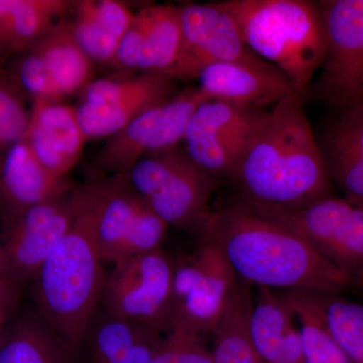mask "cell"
<instances>
[{"instance_id": "cell-1", "label": "cell", "mask_w": 363, "mask_h": 363, "mask_svg": "<svg viewBox=\"0 0 363 363\" xmlns=\"http://www.w3.org/2000/svg\"><path fill=\"white\" fill-rule=\"evenodd\" d=\"M305 101L295 94L267 109L236 164L229 182L257 209L295 210L333 196Z\"/></svg>"}, {"instance_id": "cell-2", "label": "cell", "mask_w": 363, "mask_h": 363, "mask_svg": "<svg viewBox=\"0 0 363 363\" xmlns=\"http://www.w3.org/2000/svg\"><path fill=\"white\" fill-rule=\"evenodd\" d=\"M195 233L221 248L243 284L339 295L357 289L307 241L240 197L212 206Z\"/></svg>"}, {"instance_id": "cell-3", "label": "cell", "mask_w": 363, "mask_h": 363, "mask_svg": "<svg viewBox=\"0 0 363 363\" xmlns=\"http://www.w3.org/2000/svg\"><path fill=\"white\" fill-rule=\"evenodd\" d=\"M75 193V222L32 281L35 310L64 344L72 363L77 362L82 352L106 279L76 188Z\"/></svg>"}, {"instance_id": "cell-4", "label": "cell", "mask_w": 363, "mask_h": 363, "mask_svg": "<svg viewBox=\"0 0 363 363\" xmlns=\"http://www.w3.org/2000/svg\"><path fill=\"white\" fill-rule=\"evenodd\" d=\"M253 52L290 79L307 98L327 51V33L319 2L308 0L219 1Z\"/></svg>"}, {"instance_id": "cell-5", "label": "cell", "mask_w": 363, "mask_h": 363, "mask_svg": "<svg viewBox=\"0 0 363 363\" xmlns=\"http://www.w3.org/2000/svg\"><path fill=\"white\" fill-rule=\"evenodd\" d=\"M104 262L116 264L161 248L168 224L131 187L128 175H113L76 187Z\"/></svg>"}, {"instance_id": "cell-6", "label": "cell", "mask_w": 363, "mask_h": 363, "mask_svg": "<svg viewBox=\"0 0 363 363\" xmlns=\"http://www.w3.org/2000/svg\"><path fill=\"white\" fill-rule=\"evenodd\" d=\"M131 187L168 225L195 231L211 209L218 180L184 145L142 157L128 174Z\"/></svg>"}, {"instance_id": "cell-7", "label": "cell", "mask_w": 363, "mask_h": 363, "mask_svg": "<svg viewBox=\"0 0 363 363\" xmlns=\"http://www.w3.org/2000/svg\"><path fill=\"white\" fill-rule=\"evenodd\" d=\"M197 234L193 252L175 262L168 325L180 323L211 335L238 285L221 248Z\"/></svg>"}, {"instance_id": "cell-8", "label": "cell", "mask_w": 363, "mask_h": 363, "mask_svg": "<svg viewBox=\"0 0 363 363\" xmlns=\"http://www.w3.org/2000/svg\"><path fill=\"white\" fill-rule=\"evenodd\" d=\"M255 209L298 234L363 290L362 202L333 195L295 210Z\"/></svg>"}, {"instance_id": "cell-9", "label": "cell", "mask_w": 363, "mask_h": 363, "mask_svg": "<svg viewBox=\"0 0 363 363\" xmlns=\"http://www.w3.org/2000/svg\"><path fill=\"white\" fill-rule=\"evenodd\" d=\"M175 262L161 248L114 264L106 274L101 310L119 319L162 332L167 328Z\"/></svg>"}, {"instance_id": "cell-10", "label": "cell", "mask_w": 363, "mask_h": 363, "mask_svg": "<svg viewBox=\"0 0 363 363\" xmlns=\"http://www.w3.org/2000/svg\"><path fill=\"white\" fill-rule=\"evenodd\" d=\"M319 4L327 51L310 92L342 111L363 102V0H327Z\"/></svg>"}, {"instance_id": "cell-11", "label": "cell", "mask_w": 363, "mask_h": 363, "mask_svg": "<svg viewBox=\"0 0 363 363\" xmlns=\"http://www.w3.org/2000/svg\"><path fill=\"white\" fill-rule=\"evenodd\" d=\"M210 99L199 87L187 88L159 106L136 117L107 138L97 157L98 169L123 175L142 157L180 145L198 107Z\"/></svg>"}, {"instance_id": "cell-12", "label": "cell", "mask_w": 363, "mask_h": 363, "mask_svg": "<svg viewBox=\"0 0 363 363\" xmlns=\"http://www.w3.org/2000/svg\"><path fill=\"white\" fill-rule=\"evenodd\" d=\"M176 94V80L160 74L140 73L119 80L94 79L81 93L76 111L87 140L108 138Z\"/></svg>"}, {"instance_id": "cell-13", "label": "cell", "mask_w": 363, "mask_h": 363, "mask_svg": "<svg viewBox=\"0 0 363 363\" xmlns=\"http://www.w3.org/2000/svg\"><path fill=\"white\" fill-rule=\"evenodd\" d=\"M183 47L172 74L174 80L197 79L206 67L233 63L271 68L241 37L233 16L218 2L181 6Z\"/></svg>"}, {"instance_id": "cell-14", "label": "cell", "mask_w": 363, "mask_h": 363, "mask_svg": "<svg viewBox=\"0 0 363 363\" xmlns=\"http://www.w3.org/2000/svg\"><path fill=\"white\" fill-rule=\"evenodd\" d=\"M75 188L30 208L6 224L0 250L9 281L21 292L32 284L45 260L73 226L77 215Z\"/></svg>"}, {"instance_id": "cell-15", "label": "cell", "mask_w": 363, "mask_h": 363, "mask_svg": "<svg viewBox=\"0 0 363 363\" xmlns=\"http://www.w3.org/2000/svg\"><path fill=\"white\" fill-rule=\"evenodd\" d=\"M21 54L16 65L21 84L47 101L63 102L94 80V62L78 44L69 21H58Z\"/></svg>"}, {"instance_id": "cell-16", "label": "cell", "mask_w": 363, "mask_h": 363, "mask_svg": "<svg viewBox=\"0 0 363 363\" xmlns=\"http://www.w3.org/2000/svg\"><path fill=\"white\" fill-rule=\"evenodd\" d=\"M266 111L208 99L191 118L184 147L216 180L230 181L248 138Z\"/></svg>"}, {"instance_id": "cell-17", "label": "cell", "mask_w": 363, "mask_h": 363, "mask_svg": "<svg viewBox=\"0 0 363 363\" xmlns=\"http://www.w3.org/2000/svg\"><path fill=\"white\" fill-rule=\"evenodd\" d=\"M73 188L67 177L60 178L45 169L23 138L6 150L0 164V213L7 224Z\"/></svg>"}, {"instance_id": "cell-18", "label": "cell", "mask_w": 363, "mask_h": 363, "mask_svg": "<svg viewBox=\"0 0 363 363\" xmlns=\"http://www.w3.org/2000/svg\"><path fill=\"white\" fill-rule=\"evenodd\" d=\"M25 140L40 164L60 178L78 164L88 140L76 107L51 101L33 102Z\"/></svg>"}, {"instance_id": "cell-19", "label": "cell", "mask_w": 363, "mask_h": 363, "mask_svg": "<svg viewBox=\"0 0 363 363\" xmlns=\"http://www.w3.org/2000/svg\"><path fill=\"white\" fill-rule=\"evenodd\" d=\"M197 79L198 87L210 99L250 108H269L286 97L298 94L290 79L276 67L253 68L240 64L217 63L206 67Z\"/></svg>"}, {"instance_id": "cell-20", "label": "cell", "mask_w": 363, "mask_h": 363, "mask_svg": "<svg viewBox=\"0 0 363 363\" xmlns=\"http://www.w3.org/2000/svg\"><path fill=\"white\" fill-rule=\"evenodd\" d=\"M340 112L320 147L332 183L363 203V102Z\"/></svg>"}, {"instance_id": "cell-21", "label": "cell", "mask_w": 363, "mask_h": 363, "mask_svg": "<svg viewBox=\"0 0 363 363\" xmlns=\"http://www.w3.org/2000/svg\"><path fill=\"white\" fill-rule=\"evenodd\" d=\"M250 317L253 344L264 363H306L295 319L278 294L259 288Z\"/></svg>"}, {"instance_id": "cell-22", "label": "cell", "mask_w": 363, "mask_h": 363, "mask_svg": "<svg viewBox=\"0 0 363 363\" xmlns=\"http://www.w3.org/2000/svg\"><path fill=\"white\" fill-rule=\"evenodd\" d=\"M159 333L98 310L82 352L88 363H152Z\"/></svg>"}, {"instance_id": "cell-23", "label": "cell", "mask_w": 363, "mask_h": 363, "mask_svg": "<svg viewBox=\"0 0 363 363\" xmlns=\"http://www.w3.org/2000/svg\"><path fill=\"white\" fill-rule=\"evenodd\" d=\"M74 4L68 0H0V52L30 49Z\"/></svg>"}, {"instance_id": "cell-24", "label": "cell", "mask_w": 363, "mask_h": 363, "mask_svg": "<svg viewBox=\"0 0 363 363\" xmlns=\"http://www.w3.org/2000/svg\"><path fill=\"white\" fill-rule=\"evenodd\" d=\"M0 363H72L65 346L39 313L13 317L0 346Z\"/></svg>"}, {"instance_id": "cell-25", "label": "cell", "mask_w": 363, "mask_h": 363, "mask_svg": "<svg viewBox=\"0 0 363 363\" xmlns=\"http://www.w3.org/2000/svg\"><path fill=\"white\" fill-rule=\"evenodd\" d=\"M278 295L298 322L306 363H351L329 328L320 293L296 290Z\"/></svg>"}, {"instance_id": "cell-26", "label": "cell", "mask_w": 363, "mask_h": 363, "mask_svg": "<svg viewBox=\"0 0 363 363\" xmlns=\"http://www.w3.org/2000/svg\"><path fill=\"white\" fill-rule=\"evenodd\" d=\"M252 304L250 289L238 281L223 316L211 333L214 363H264L250 335Z\"/></svg>"}, {"instance_id": "cell-27", "label": "cell", "mask_w": 363, "mask_h": 363, "mask_svg": "<svg viewBox=\"0 0 363 363\" xmlns=\"http://www.w3.org/2000/svg\"><path fill=\"white\" fill-rule=\"evenodd\" d=\"M138 16L145 28L154 73L172 78L183 47L181 6H150Z\"/></svg>"}, {"instance_id": "cell-28", "label": "cell", "mask_w": 363, "mask_h": 363, "mask_svg": "<svg viewBox=\"0 0 363 363\" xmlns=\"http://www.w3.org/2000/svg\"><path fill=\"white\" fill-rule=\"evenodd\" d=\"M329 328L351 363H363V303L320 293Z\"/></svg>"}, {"instance_id": "cell-29", "label": "cell", "mask_w": 363, "mask_h": 363, "mask_svg": "<svg viewBox=\"0 0 363 363\" xmlns=\"http://www.w3.org/2000/svg\"><path fill=\"white\" fill-rule=\"evenodd\" d=\"M74 7L75 18L69 23L78 44L93 62L114 65L121 42L98 20L94 0L76 1Z\"/></svg>"}, {"instance_id": "cell-30", "label": "cell", "mask_w": 363, "mask_h": 363, "mask_svg": "<svg viewBox=\"0 0 363 363\" xmlns=\"http://www.w3.org/2000/svg\"><path fill=\"white\" fill-rule=\"evenodd\" d=\"M205 336L186 325L169 324L157 335L152 363H214Z\"/></svg>"}, {"instance_id": "cell-31", "label": "cell", "mask_w": 363, "mask_h": 363, "mask_svg": "<svg viewBox=\"0 0 363 363\" xmlns=\"http://www.w3.org/2000/svg\"><path fill=\"white\" fill-rule=\"evenodd\" d=\"M21 91L16 83L0 77V150H7L23 140L30 113L26 111Z\"/></svg>"}, {"instance_id": "cell-32", "label": "cell", "mask_w": 363, "mask_h": 363, "mask_svg": "<svg viewBox=\"0 0 363 363\" xmlns=\"http://www.w3.org/2000/svg\"><path fill=\"white\" fill-rule=\"evenodd\" d=\"M20 291L11 283L4 255L0 250V298L11 300L18 303L21 297Z\"/></svg>"}, {"instance_id": "cell-33", "label": "cell", "mask_w": 363, "mask_h": 363, "mask_svg": "<svg viewBox=\"0 0 363 363\" xmlns=\"http://www.w3.org/2000/svg\"><path fill=\"white\" fill-rule=\"evenodd\" d=\"M18 303L11 300H4L0 298V346H1L2 340H4V332L14 311H16Z\"/></svg>"}]
</instances>
